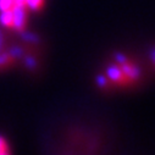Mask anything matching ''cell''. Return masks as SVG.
Instances as JSON below:
<instances>
[{
  "mask_svg": "<svg viewBox=\"0 0 155 155\" xmlns=\"http://www.w3.org/2000/svg\"><path fill=\"white\" fill-rule=\"evenodd\" d=\"M12 41L6 31L0 29V72L22 67L26 71H35L39 66V54L35 37L28 33Z\"/></svg>",
  "mask_w": 155,
  "mask_h": 155,
  "instance_id": "obj_2",
  "label": "cell"
},
{
  "mask_svg": "<svg viewBox=\"0 0 155 155\" xmlns=\"http://www.w3.org/2000/svg\"><path fill=\"white\" fill-rule=\"evenodd\" d=\"M0 155H12L10 142L2 134H0Z\"/></svg>",
  "mask_w": 155,
  "mask_h": 155,
  "instance_id": "obj_4",
  "label": "cell"
},
{
  "mask_svg": "<svg viewBox=\"0 0 155 155\" xmlns=\"http://www.w3.org/2000/svg\"><path fill=\"white\" fill-rule=\"evenodd\" d=\"M150 59H151V64H153V66H154V68H155V48L151 50V53H150Z\"/></svg>",
  "mask_w": 155,
  "mask_h": 155,
  "instance_id": "obj_5",
  "label": "cell"
},
{
  "mask_svg": "<svg viewBox=\"0 0 155 155\" xmlns=\"http://www.w3.org/2000/svg\"><path fill=\"white\" fill-rule=\"evenodd\" d=\"M47 0H0V28L12 34L28 33L29 20L42 11Z\"/></svg>",
  "mask_w": 155,
  "mask_h": 155,
  "instance_id": "obj_3",
  "label": "cell"
},
{
  "mask_svg": "<svg viewBox=\"0 0 155 155\" xmlns=\"http://www.w3.org/2000/svg\"><path fill=\"white\" fill-rule=\"evenodd\" d=\"M143 78V70L136 59L127 54H115L97 74L98 88L106 92H119L138 86Z\"/></svg>",
  "mask_w": 155,
  "mask_h": 155,
  "instance_id": "obj_1",
  "label": "cell"
}]
</instances>
